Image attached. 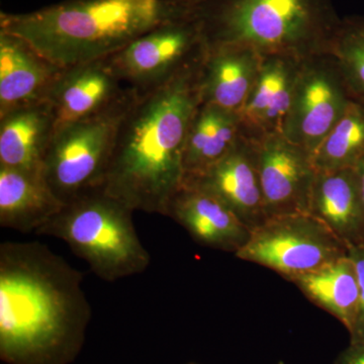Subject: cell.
Segmentation results:
<instances>
[{"instance_id":"18","label":"cell","mask_w":364,"mask_h":364,"mask_svg":"<svg viewBox=\"0 0 364 364\" xmlns=\"http://www.w3.org/2000/svg\"><path fill=\"white\" fill-rule=\"evenodd\" d=\"M263 56L243 48L205 52L200 72V104L239 112L259 73Z\"/></svg>"},{"instance_id":"2","label":"cell","mask_w":364,"mask_h":364,"mask_svg":"<svg viewBox=\"0 0 364 364\" xmlns=\"http://www.w3.org/2000/svg\"><path fill=\"white\" fill-rule=\"evenodd\" d=\"M203 57L136 95L119 126L102 189L134 212L166 215L181 186L186 136L202 102Z\"/></svg>"},{"instance_id":"29","label":"cell","mask_w":364,"mask_h":364,"mask_svg":"<svg viewBox=\"0 0 364 364\" xmlns=\"http://www.w3.org/2000/svg\"><path fill=\"white\" fill-rule=\"evenodd\" d=\"M364 342V341H363Z\"/></svg>"},{"instance_id":"21","label":"cell","mask_w":364,"mask_h":364,"mask_svg":"<svg viewBox=\"0 0 364 364\" xmlns=\"http://www.w3.org/2000/svg\"><path fill=\"white\" fill-rule=\"evenodd\" d=\"M241 136L238 112L200 104L191 119L186 136L184 176L202 172L219 161L236 145Z\"/></svg>"},{"instance_id":"15","label":"cell","mask_w":364,"mask_h":364,"mask_svg":"<svg viewBox=\"0 0 364 364\" xmlns=\"http://www.w3.org/2000/svg\"><path fill=\"white\" fill-rule=\"evenodd\" d=\"M62 70L26 40L0 31V116L47 102Z\"/></svg>"},{"instance_id":"11","label":"cell","mask_w":364,"mask_h":364,"mask_svg":"<svg viewBox=\"0 0 364 364\" xmlns=\"http://www.w3.org/2000/svg\"><path fill=\"white\" fill-rule=\"evenodd\" d=\"M181 184L195 186L215 196L251 231L268 220L255 141L243 135L219 161L202 172L184 176Z\"/></svg>"},{"instance_id":"12","label":"cell","mask_w":364,"mask_h":364,"mask_svg":"<svg viewBox=\"0 0 364 364\" xmlns=\"http://www.w3.org/2000/svg\"><path fill=\"white\" fill-rule=\"evenodd\" d=\"M134 93L117 75L109 59L104 58L63 68L47 102L57 128L109 111Z\"/></svg>"},{"instance_id":"10","label":"cell","mask_w":364,"mask_h":364,"mask_svg":"<svg viewBox=\"0 0 364 364\" xmlns=\"http://www.w3.org/2000/svg\"><path fill=\"white\" fill-rule=\"evenodd\" d=\"M255 141L267 218L309 214L317 169L305 149L272 134Z\"/></svg>"},{"instance_id":"14","label":"cell","mask_w":364,"mask_h":364,"mask_svg":"<svg viewBox=\"0 0 364 364\" xmlns=\"http://www.w3.org/2000/svg\"><path fill=\"white\" fill-rule=\"evenodd\" d=\"M205 247L236 253L250 238L251 230L207 191L181 184L172 196L166 215Z\"/></svg>"},{"instance_id":"16","label":"cell","mask_w":364,"mask_h":364,"mask_svg":"<svg viewBox=\"0 0 364 364\" xmlns=\"http://www.w3.org/2000/svg\"><path fill=\"white\" fill-rule=\"evenodd\" d=\"M309 214L347 249L364 242V208L354 168L317 171Z\"/></svg>"},{"instance_id":"27","label":"cell","mask_w":364,"mask_h":364,"mask_svg":"<svg viewBox=\"0 0 364 364\" xmlns=\"http://www.w3.org/2000/svg\"><path fill=\"white\" fill-rule=\"evenodd\" d=\"M279 364H284V363H282V361H280V363Z\"/></svg>"},{"instance_id":"26","label":"cell","mask_w":364,"mask_h":364,"mask_svg":"<svg viewBox=\"0 0 364 364\" xmlns=\"http://www.w3.org/2000/svg\"><path fill=\"white\" fill-rule=\"evenodd\" d=\"M354 170H355L356 177H358L359 193H360L364 208V157L354 167Z\"/></svg>"},{"instance_id":"7","label":"cell","mask_w":364,"mask_h":364,"mask_svg":"<svg viewBox=\"0 0 364 364\" xmlns=\"http://www.w3.org/2000/svg\"><path fill=\"white\" fill-rule=\"evenodd\" d=\"M347 252L346 246L322 222L310 214H296L268 219L251 231L247 243L235 256L291 282Z\"/></svg>"},{"instance_id":"6","label":"cell","mask_w":364,"mask_h":364,"mask_svg":"<svg viewBox=\"0 0 364 364\" xmlns=\"http://www.w3.org/2000/svg\"><path fill=\"white\" fill-rule=\"evenodd\" d=\"M136 95L97 116L57 127L42 174L60 202L102 188L117 132Z\"/></svg>"},{"instance_id":"5","label":"cell","mask_w":364,"mask_h":364,"mask_svg":"<svg viewBox=\"0 0 364 364\" xmlns=\"http://www.w3.org/2000/svg\"><path fill=\"white\" fill-rule=\"evenodd\" d=\"M133 213L102 188L91 189L65 203L36 234L65 242L97 277L116 282L143 273L151 262Z\"/></svg>"},{"instance_id":"23","label":"cell","mask_w":364,"mask_h":364,"mask_svg":"<svg viewBox=\"0 0 364 364\" xmlns=\"http://www.w3.org/2000/svg\"><path fill=\"white\" fill-rule=\"evenodd\" d=\"M328 54L339 66L354 100L364 105V18H341Z\"/></svg>"},{"instance_id":"19","label":"cell","mask_w":364,"mask_h":364,"mask_svg":"<svg viewBox=\"0 0 364 364\" xmlns=\"http://www.w3.org/2000/svg\"><path fill=\"white\" fill-rule=\"evenodd\" d=\"M64 203L41 172L0 166V226L21 233H36Z\"/></svg>"},{"instance_id":"9","label":"cell","mask_w":364,"mask_h":364,"mask_svg":"<svg viewBox=\"0 0 364 364\" xmlns=\"http://www.w3.org/2000/svg\"><path fill=\"white\" fill-rule=\"evenodd\" d=\"M352 100L331 55L326 53L303 60L282 134L313 157Z\"/></svg>"},{"instance_id":"22","label":"cell","mask_w":364,"mask_h":364,"mask_svg":"<svg viewBox=\"0 0 364 364\" xmlns=\"http://www.w3.org/2000/svg\"><path fill=\"white\" fill-rule=\"evenodd\" d=\"M364 157V105L352 100L313 154L317 171L354 168Z\"/></svg>"},{"instance_id":"4","label":"cell","mask_w":364,"mask_h":364,"mask_svg":"<svg viewBox=\"0 0 364 364\" xmlns=\"http://www.w3.org/2000/svg\"><path fill=\"white\" fill-rule=\"evenodd\" d=\"M203 51L243 48L299 60L329 51L341 18L332 0H188Z\"/></svg>"},{"instance_id":"8","label":"cell","mask_w":364,"mask_h":364,"mask_svg":"<svg viewBox=\"0 0 364 364\" xmlns=\"http://www.w3.org/2000/svg\"><path fill=\"white\" fill-rule=\"evenodd\" d=\"M203 54L198 26L188 16L163 21L107 59L124 85L142 95Z\"/></svg>"},{"instance_id":"24","label":"cell","mask_w":364,"mask_h":364,"mask_svg":"<svg viewBox=\"0 0 364 364\" xmlns=\"http://www.w3.org/2000/svg\"><path fill=\"white\" fill-rule=\"evenodd\" d=\"M348 255L355 267L359 286V310L350 343L364 341V242L348 248Z\"/></svg>"},{"instance_id":"13","label":"cell","mask_w":364,"mask_h":364,"mask_svg":"<svg viewBox=\"0 0 364 364\" xmlns=\"http://www.w3.org/2000/svg\"><path fill=\"white\" fill-rule=\"evenodd\" d=\"M301 61L284 55L263 56L257 79L238 112L242 135L258 140L282 133Z\"/></svg>"},{"instance_id":"25","label":"cell","mask_w":364,"mask_h":364,"mask_svg":"<svg viewBox=\"0 0 364 364\" xmlns=\"http://www.w3.org/2000/svg\"><path fill=\"white\" fill-rule=\"evenodd\" d=\"M335 364H364V342L350 343V346L340 354Z\"/></svg>"},{"instance_id":"1","label":"cell","mask_w":364,"mask_h":364,"mask_svg":"<svg viewBox=\"0 0 364 364\" xmlns=\"http://www.w3.org/2000/svg\"><path fill=\"white\" fill-rule=\"evenodd\" d=\"M83 275L40 242L0 244V358L68 364L85 343L91 306Z\"/></svg>"},{"instance_id":"3","label":"cell","mask_w":364,"mask_h":364,"mask_svg":"<svg viewBox=\"0 0 364 364\" xmlns=\"http://www.w3.org/2000/svg\"><path fill=\"white\" fill-rule=\"evenodd\" d=\"M188 16V0H64L30 13L1 11L0 31L67 68L107 58L163 21Z\"/></svg>"},{"instance_id":"20","label":"cell","mask_w":364,"mask_h":364,"mask_svg":"<svg viewBox=\"0 0 364 364\" xmlns=\"http://www.w3.org/2000/svg\"><path fill=\"white\" fill-rule=\"evenodd\" d=\"M291 282L312 303L339 320L350 336L353 334L359 310V286L355 267L348 252Z\"/></svg>"},{"instance_id":"28","label":"cell","mask_w":364,"mask_h":364,"mask_svg":"<svg viewBox=\"0 0 364 364\" xmlns=\"http://www.w3.org/2000/svg\"><path fill=\"white\" fill-rule=\"evenodd\" d=\"M189 364H196V363H189Z\"/></svg>"},{"instance_id":"17","label":"cell","mask_w":364,"mask_h":364,"mask_svg":"<svg viewBox=\"0 0 364 364\" xmlns=\"http://www.w3.org/2000/svg\"><path fill=\"white\" fill-rule=\"evenodd\" d=\"M56 131L49 102L18 107L0 116V166L42 173Z\"/></svg>"}]
</instances>
